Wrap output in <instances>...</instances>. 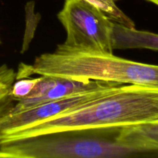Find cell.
Instances as JSON below:
<instances>
[{
  "label": "cell",
  "mask_w": 158,
  "mask_h": 158,
  "mask_svg": "<svg viewBox=\"0 0 158 158\" xmlns=\"http://www.w3.org/2000/svg\"><path fill=\"white\" fill-rule=\"evenodd\" d=\"M112 46L114 49H148L158 51V34L127 28L114 23Z\"/></svg>",
  "instance_id": "ba28073f"
},
{
  "label": "cell",
  "mask_w": 158,
  "mask_h": 158,
  "mask_svg": "<svg viewBox=\"0 0 158 158\" xmlns=\"http://www.w3.org/2000/svg\"><path fill=\"white\" fill-rule=\"evenodd\" d=\"M42 76L36 78H23L16 80L12 84L10 91V98L14 100L24 98L32 91L35 85L41 80Z\"/></svg>",
  "instance_id": "8fae6325"
},
{
  "label": "cell",
  "mask_w": 158,
  "mask_h": 158,
  "mask_svg": "<svg viewBox=\"0 0 158 158\" xmlns=\"http://www.w3.org/2000/svg\"><path fill=\"white\" fill-rule=\"evenodd\" d=\"M11 158H113L138 155L116 138L63 132L14 141L0 146Z\"/></svg>",
  "instance_id": "3957f363"
},
{
  "label": "cell",
  "mask_w": 158,
  "mask_h": 158,
  "mask_svg": "<svg viewBox=\"0 0 158 158\" xmlns=\"http://www.w3.org/2000/svg\"><path fill=\"white\" fill-rule=\"evenodd\" d=\"M32 75L102 80L158 89L157 65L131 61L113 53L69 50L58 46L53 52L37 56L32 64L20 63L15 80Z\"/></svg>",
  "instance_id": "7a4b0ae2"
},
{
  "label": "cell",
  "mask_w": 158,
  "mask_h": 158,
  "mask_svg": "<svg viewBox=\"0 0 158 158\" xmlns=\"http://www.w3.org/2000/svg\"><path fill=\"white\" fill-rule=\"evenodd\" d=\"M121 85L123 84L86 91L60 100L41 103L19 112L7 113L2 110L0 112V135L19 131L73 110L114 92Z\"/></svg>",
  "instance_id": "5b68a950"
},
{
  "label": "cell",
  "mask_w": 158,
  "mask_h": 158,
  "mask_svg": "<svg viewBox=\"0 0 158 158\" xmlns=\"http://www.w3.org/2000/svg\"><path fill=\"white\" fill-rule=\"evenodd\" d=\"M155 121H158V89L123 84L73 110L0 135V146L56 133L118 131Z\"/></svg>",
  "instance_id": "6da1fadb"
},
{
  "label": "cell",
  "mask_w": 158,
  "mask_h": 158,
  "mask_svg": "<svg viewBox=\"0 0 158 158\" xmlns=\"http://www.w3.org/2000/svg\"><path fill=\"white\" fill-rule=\"evenodd\" d=\"M15 77L16 73L12 68L6 64L0 66V112L7 106Z\"/></svg>",
  "instance_id": "30bf717a"
},
{
  "label": "cell",
  "mask_w": 158,
  "mask_h": 158,
  "mask_svg": "<svg viewBox=\"0 0 158 158\" xmlns=\"http://www.w3.org/2000/svg\"><path fill=\"white\" fill-rule=\"evenodd\" d=\"M103 11V13L114 23L127 28H135V23L117 6L120 0H85Z\"/></svg>",
  "instance_id": "9c48e42d"
},
{
  "label": "cell",
  "mask_w": 158,
  "mask_h": 158,
  "mask_svg": "<svg viewBox=\"0 0 158 158\" xmlns=\"http://www.w3.org/2000/svg\"><path fill=\"white\" fill-rule=\"evenodd\" d=\"M0 157H6V155L2 152V151H0Z\"/></svg>",
  "instance_id": "4fadbf2b"
},
{
  "label": "cell",
  "mask_w": 158,
  "mask_h": 158,
  "mask_svg": "<svg viewBox=\"0 0 158 158\" xmlns=\"http://www.w3.org/2000/svg\"><path fill=\"white\" fill-rule=\"evenodd\" d=\"M121 83L92 80H77L65 77L42 76V79L32 92L24 98L19 99L11 107L6 106L3 111L15 113L24 110L46 102L60 100L69 96L100 88L116 86Z\"/></svg>",
  "instance_id": "8992f818"
},
{
  "label": "cell",
  "mask_w": 158,
  "mask_h": 158,
  "mask_svg": "<svg viewBox=\"0 0 158 158\" xmlns=\"http://www.w3.org/2000/svg\"><path fill=\"white\" fill-rule=\"evenodd\" d=\"M116 138L140 154L158 153V121L118 130Z\"/></svg>",
  "instance_id": "52a82bcc"
},
{
  "label": "cell",
  "mask_w": 158,
  "mask_h": 158,
  "mask_svg": "<svg viewBox=\"0 0 158 158\" xmlns=\"http://www.w3.org/2000/svg\"><path fill=\"white\" fill-rule=\"evenodd\" d=\"M148 1L154 3V4H156L157 6H158V0H148Z\"/></svg>",
  "instance_id": "7c38bea8"
},
{
  "label": "cell",
  "mask_w": 158,
  "mask_h": 158,
  "mask_svg": "<svg viewBox=\"0 0 158 158\" xmlns=\"http://www.w3.org/2000/svg\"><path fill=\"white\" fill-rule=\"evenodd\" d=\"M66 32L58 47L113 53L111 21L103 11L85 0H66L57 15Z\"/></svg>",
  "instance_id": "277c9868"
}]
</instances>
